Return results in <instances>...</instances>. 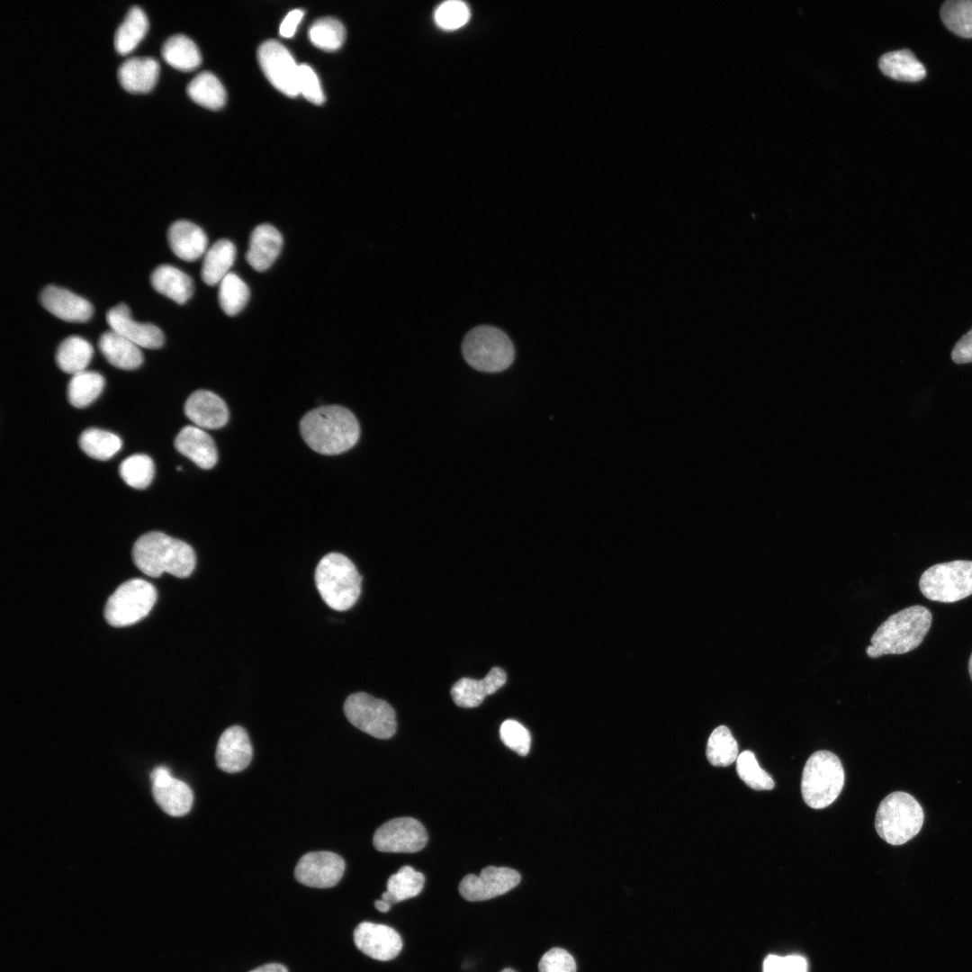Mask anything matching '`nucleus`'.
<instances>
[{
	"instance_id": "39",
	"label": "nucleus",
	"mask_w": 972,
	"mask_h": 972,
	"mask_svg": "<svg viewBox=\"0 0 972 972\" xmlns=\"http://www.w3.org/2000/svg\"><path fill=\"white\" fill-rule=\"evenodd\" d=\"M309 39L317 48L334 51L338 50L346 39V30L340 21L334 17H322L313 22L309 28Z\"/></svg>"
},
{
	"instance_id": "47",
	"label": "nucleus",
	"mask_w": 972,
	"mask_h": 972,
	"mask_svg": "<svg viewBox=\"0 0 972 972\" xmlns=\"http://www.w3.org/2000/svg\"><path fill=\"white\" fill-rule=\"evenodd\" d=\"M806 960L797 955L780 957L768 956L763 962V972H806Z\"/></svg>"
},
{
	"instance_id": "29",
	"label": "nucleus",
	"mask_w": 972,
	"mask_h": 972,
	"mask_svg": "<svg viewBox=\"0 0 972 972\" xmlns=\"http://www.w3.org/2000/svg\"><path fill=\"white\" fill-rule=\"evenodd\" d=\"M878 66L883 74L898 81L916 82L926 75L923 65L906 49L885 53Z\"/></svg>"
},
{
	"instance_id": "40",
	"label": "nucleus",
	"mask_w": 972,
	"mask_h": 972,
	"mask_svg": "<svg viewBox=\"0 0 972 972\" xmlns=\"http://www.w3.org/2000/svg\"><path fill=\"white\" fill-rule=\"evenodd\" d=\"M945 26L963 38H972V0H949L940 8Z\"/></svg>"
},
{
	"instance_id": "28",
	"label": "nucleus",
	"mask_w": 972,
	"mask_h": 972,
	"mask_svg": "<svg viewBox=\"0 0 972 972\" xmlns=\"http://www.w3.org/2000/svg\"><path fill=\"white\" fill-rule=\"evenodd\" d=\"M237 256L235 245L221 238L213 243L203 256L201 278L210 286L218 285L230 273Z\"/></svg>"
},
{
	"instance_id": "30",
	"label": "nucleus",
	"mask_w": 972,
	"mask_h": 972,
	"mask_svg": "<svg viewBox=\"0 0 972 972\" xmlns=\"http://www.w3.org/2000/svg\"><path fill=\"white\" fill-rule=\"evenodd\" d=\"M161 55L170 66L183 71L196 68L202 61L196 44L184 34H175L166 39L162 45Z\"/></svg>"
},
{
	"instance_id": "48",
	"label": "nucleus",
	"mask_w": 972,
	"mask_h": 972,
	"mask_svg": "<svg viewBox=\"0 0 972 972\" xmlns=\"http://www.w3.org/2000/svg\"><path fill=\"white\" fill-rule=\"evenodd\" d=\"M951 358L957 364L972 363V328L956 343Z\"/></svg>"
},
{
	"instance_id": "9",
	"label": "nucleus",
	"mask_w": 972,
	"mask_h": 972,
	"mask_svg": "<svg viewBox=\"0 0 972 972\" xmlns=\"http://www.w3.org/2000/svg\"><path fill=\"white\" fill-rule=\"evenodd\" d=\"M156 599L157 591L151 583L142 579L127 580L108 598L104 617L113 626L135 624L148 614Z\"/></svg>"
},
{
	"instance_id": "20",
	"label": "nucleus",
	"mask_w": 972,
	"mask_h": 972,
	"mask_svg": "<svg viewBox=\"0 0 972 972\" xmlns=\"http://www.w3.org/2000/svg\"><path fill=\"white\" fill-rule=\"evenodd\" d=\"M185 416L198 428L217 429L226 425L229 410L218 395L207 390L193 392L184 404Z\"/></svg>"
},
{
	"instance_id": "44",
	"label": "nucleus",
	"mask_w": 972,
	"mask_h": 972,
	"mask_svg": "<svg viewBox=\"0 0 972 972\" xmlns=\"http://www.w3.org/2000/svg\"><path fill=\"white\" fill-rule=\"evenodd\" d=\"M502 742L521 756H526L531 744V736L527 729L518 721L508 719L500 727Z\"/></svg>"
},
{
	"instance_id": "49",
	"label": "nucleus",
	"mask_w": 972,
	"mask_h": 972,
	"mask_svg": "<svg viewBox=\"0 0 972 972\" xmlns=\"http://www.w3.org/2000/svg\"><path fill=\"white\" fill-rule=\"evenodd\" d=\"M302 17L303 11L301 9H294L289 12L280 25V34L284 38L292 37Z\"/></svg>"
},
{
	"instance_id": "17",
	"label": "nucleus",
	"mask_w": 972,
	"mask_h": 972,
	"mask_svg": "<svg viewBox=\"0 0 972 972\" xmlns=\"http://www.w3.org/2000/svg\"><path fill=\"white\" fill-rule=\"evenodd\" d=\"M110 329L127 338L139 347L157 349L164 344L161 329L151 323L135 321L129 307L123 303L111 308L106 314Z\"/></svg>"
},
{
	"instance_id": "42",
	"label": "nucleus",
	"mask_w": 972,
	"mask_h": 972,
	"mask_svg": "<svg viewBox=\"0 0 972 972\" xmlns=\"http://www.w3.org/2000/svg\"><path fill=\"white\" fill-rule=\"evenodd\" d=\"M736 770L740 778L755 790H771L775 787L772 777L761 769L754 753L743 751L736 760Z\"/></svg>"
},
{
	"instance_id": "14",
	"label": "nucleus",
	"mask_w": 972,
	"mask_h": 972,
	"mask_svg": "<svg viewBox=\"0 0 972 972\" xmlns=\"http://www.w3.org/2000/svg\"><path fill=\"white\" fill-rule=\"evenodd\" d=\"M345 868V861L339 855L330 851H313L299 860L294 877L307 886L328 888L340 881Z\"/></svg>"
},
{
	"instance_id": "34",
	"label": "nucleus",
	"mask_w": 972,
	"mask_h": 972,
	"mask_svg": "<svg viewBox=\"0 0 972 972\" xmlns=\"http://www.w3.org/2000/svg\"><path fill=\"white\" fill-rule=\"evenodd\" d=\"M148 22L143 10L131 6L114 33V48L122 55L130 52L148 30Z\"/></svg>"
},
{
	"instance_id": "36",
	"label": "nucleus",
	"mask_w": 972,
	"mask_h": 972,
	"mask_svg": "<svg viewBox=\"0 0 972 972\" xmlns=\"http://www.w3.org/2000/svg\"><path fill=\"white\" fill-rule=\"evenodd\" d=\"M78 443L85 454L102 461L112 458L122 447V440L116 434L94 428L84 430Z\"/></svg>"
},
{
	"instance_id": "12",
	"label": "nucleus",
	"mask_w": 972,
	"mask_h": 972,
	"mask_svg": "<svg viewBox=\"0 0 972 972\" xmlns=\"http://www.w3.org/2000/svg\"><path fill=\"white\" fill-rule=\"evenodd\" d=\"M427 842L425 827L412 817L387 821L375 831L373 839L374 846L382 852H417Z\"/></svg>"
},
{
	"instance_id": "3",
	"label": "nucleus",
	"mask_w": 972,
	"mask_h": 972,
	"mask_svg": "<svg viewBox=\"0 0 972 972\" xmlns=\"http://www.w3.org/2000/svg\"><path fill=\"white\" fill-rule=\"evenodd\" d=\"M932 616L921 605L905 608L886 619L873 634L867 655L904 654L917 648L930 630Z\"/></svg>"
},
{
	"instance_id": "10",
	"label": "nucleus",
	"mask_w": 972,
	"mask_h": 972,
	"mask_svg": "<svg viewBox=\"0 0 972 972\" xmlns=\"http://www.w3.org/2000/svg\"><path fill=\"white\" fill-rule=\"evenodd\" d=\"M344 713L353 725L375 738L389 739L396 732L394 709L386 701L367 693L348 696Z\"/></svg>"
},
{
	"instance_id": "43",
	"label": "nucleus",
	"mask_w": 972,
	"mask_h": 972,
	"mask_svg": "<svg viewBox=\"0 0 972 972\" xmlns=\"http://www.w3.org/2000/svg\"><path fill=\"white\" fill-rule=\"evenodd\" d=\"M471 16L469 6L462 1L442 3L435 11L436 24L445 31H455L464 26Z\"/></svg>"
},
{
	"instance_id": "50",
	"label": "nucleus",
	"mask_w": 972,
	"mask_h": 972,
	"mask_svg": "<svg viewBox=\"0 0 972 972\" xmlns=\"http://www.w3.org/2000/svg\"><path fill=\"white\" fill-rule=\"evenodd\" d=\"M249 972H288L287 968L279 963H270L263 965Z\"/></svg>"
},
{
	"instance_id": "26",
	"label": "nucleus",
	"mask_w": 972,
	"mask_h": 972,
	"mask_svg": "<svg viewBox=\"0 0 972 972\" xmlns=\"http://www.w3.org/2000/svg\"><path fill=\"white\" fill-rule=\"evenodd\" d=\"M98 346L105 359L119 369L134 370L143 362L140 347L112 329L102 334Z\"/></svg>"
},
{
	"instance_id": "21",
	"label": "nucleus",
	"mask_w": 972,
	"mask_h": 972,
	"mask_svg": "<svg viewBox=\"0 0 972 972\" xmlns=\"http://www.w3.org/2000/svg\"><path fill=\"white\" fill-rule=\"evenodd\" d=\"M505 671L492 668L482 680L462 678L451 688V696L456 706L465 708L480 706L484 698L499 690L506 682Z\"/></svg>"
},
{
	"instance_id": "22",
	"label": "nucleus",
	"mask_w": 972,
	"mask_h": 972,
	"mask_svg": "<svg viewBox=\"0 0 972 972\" xmlns=\"http://www.w3.org/2000/svg\"><path fill=\"white\" fill-rule=\"evenodd\" d=\"M284 240L279 230L274 226L263 223L251 232L246 259L256 271L268 269L278 257Z\"/></svg>"
},
{
	"instance_id": "51",
	"label": "nucleus",
	"mask_w": 972,
	"mask_h": 972,
	"mask_svg": "<svg viewBox=\"0 0 972 972\" xmlns=\"http://www.w3.org/2000/svg\"><path fill=\"white\" fill-rule=\"evenodd\" d=\"M374 906L378 911H380L382 913H386L391 909L392 905L390 904H388L387 902H385L384 900L380 899V900H376L374 902Z\"/></svg>"
},
{
	"instance_id": "52",
	"label": "nucleus",
	"mask_w": 972,
	"mask_h": 972,
	"mask_svg": "<svg viewBox=\"0 0 972 972\" xmlns=\"http://www.w3.org/2000/svg\"><path fill=\"white\" fill-rule=\"evenodd\" d=\"M968 672H969V675H970V678H971V680H972V652H971V655H970L969 661H968Z\"/></svg>"
},
{
	"instance_id": "4",
	"label": "nucleus",
	"mask_w": 972,
	"mask_h": 972,
	"mask_svg": "<svg viewBox=\"0 0 972 972\" xmlns=\"http://www.w3.org/2000/svg\"><path fill=\"white\" fill-rule=\"evenodd\" d=\"M315 582L323 601L337 611L351 608L361 593V575L353 562L339 553H329L320 559Z\"/></svg>"
},
{
	"instance_id": "31",
	"label": "nucleus",
	"mask_w": 972,
	"mask_h": 972,
	"mask_svg": "<svg viewBox=\"0 0 972 972\" xmlns=\"http://www.w3.org/2000/svg\"><path fill=\"white\" fill-rule=\"evenodd\" d=\"M186 92L194 102L212 110L221 108L227 99L224 86L210 71L196 75L187 85Z\"/></svg>"
},
{
	"instance_id": "18",
	"label": "nucleus",
	"mask_w": 972,
	"mask_h": 972,
	"mask_svg": "<svg viewBox=\"0 0 972 972\" xmlns=\"http://www.w3.org/2000/svg\"><path fill=\"white\" fill-rule=\"evenodd\" d=\"M253 755L247 731L239 725L228 727L219 738L215 759L219 769L236 773L246 769Z\"/></svg>"
},
{
	"instance_id": "37",
	"label": "nucleus",
	"mask_w": 972,
	"mask_h": 972,
	"mask_svg": "<svg viewBox=\"0 0 972 972\" xmlns=\"http://www.w3.org/2000/svg\"><path fill=\"white\" fill-rule=\"evenodd\" d=\"M219 304L225 314L234 316L247 305L250 292L248 284L235 273L228 274L218 284Z\"/></svg>"
},
{
	"instance_id": "38",
	"label": "nucleus",
	"mask_w": 972,
	"mask_h": 972,
	"mask_svg": "<svg viewBox=\"0 0 972 972\" xmlns=\"http://www.w3.org/2000/svg\"><path fill=\"white\" fill-rule=\"evenodd\" d=\"M738 744L730 729L717 726L710 734L706 744L708 761L716 767H726L737 760Z\"/></svg>"
},
{
	"instance_id": "32",
	"label": "nucleus",
	"mask_w": 972,
	"mask_h": 972,
	"mask_svg": "<svg viewBox=\"0 0 972 972\" xmlns=\"http://www.w3.org/2000/svg\"><path fill=\"white\" fill-rule=\"evenodd\" d=\"M93 353V347L87 340L78 336H70L59 344L56 362L63 372L74 375L86 370Z\"/></svg>"
},
{
	"instance_id": "46",
	"label": "nucleus",
	"mask_w": 972,
	"mask_h": 972,
	"mask_svg": "<svg viewBox=\"0 0 972 972\" xmlns=\"http://www.w3.org/2000/svg\"><path fill=\"white\" fill-rule=\"evenodd\" d=\"M299 92L314 104L320 105L325 101L319 77L312 68L307 64L300 65Z\"/></svg>"
},
{
	"instance_id": "19",
	"label": "nucleus",
	"mask_w": 972,
	"mask_h": 972,
	"mask_svg": "<svg viewBox=\"0 0 972 972\" xmlns=\"http://www.w3.org/2000/svg\"><path fill=\"white\" fill-rule=\"evenodd\" d=\"M40 300L49 312L68 322H86L94 312L88 301L56 285L46 286L40 292Z\"/></svg>"
},
{
	"instance_id": "24",
	"label": "nucleus",
	"mask_w": 972,
	"mask_h": 972,
	"mask_svg": "<svg viewBox=\"0 0 972 972\" xmlns=\"http://www.w3.org/2000/svg\"><path fill=\"white\" fill-rule=\"evenodd\" d=\"M175 447L202 469L212 468L218 460L212 437L196 426L183 428L175 439Z\"/></svg>"
},
{
	"instance_id": "23",
	"label": "nucleus",
	"mask_w": 972,
	"mask_h": 972,
	"mask_svg": "<svg viewBox=\"0 0 972 972\" xmlns=\"http://www.w3.org/2000/svg\"><path fill=\"white\" fill-rule=\"evenodd\" d=\"M167 240L173 253L180 259L192 262L203 256L208 248L205 232L196 224L179 220L171 224Z\"/></svg>"
},
{
	"instance_id": "41",
	"label": "nucleus",
	"mask_w": 972,
	"mask_h": 972,
	"mask_svg": "<svg viewBox=\"0 0 972 972\" xmlns=\"http://www.w3.org/2000/svg\"><path fill=\"white\" fill-rule=\"evenodd\" d=\"M119 472L126 484L134 489L141 490L148 487L152 482L155 466L148 455L135 454L121 463Z\"/></svg>"
},
{
	"instance_id": "33",
	"label": "nucleus",
	"mask_w": 972,
	"mask_h": 972,
	"mask_svg": "<svg viewBox=\"0 0 972 972\" xmlns=\"http://www.w3.org/2000/svg\"><path fill=\"white\" fill-rule=\"evenodd\" d=\"M425 883L424 875L410 866H403L387 881L382 899L391 905L418 896Z\"/></svg>"
},
{
	"instance_id": "13",
	"label": "nucleus",
	"mask_w": 972,
	"mask_h": 972,
	"mask_svg": "<svg viewBox=\"0 0 972 972\" xmlns=\"http://www.w3.org/2000/svg\"><path fill=\"white\" fill-rule=\"evenodd\" d=\"M520 879L519 873L515 869L489 866L479 876H465L459 884V892L468 901H485L511 890L519 884Z\"/></svg>"
},
{
	"instance_id": "6",
	"label": "nucleus",
	"mask_w": 972,
	"mask_h": 972,
	"mask_svg": "<svg viewBox=\"0 0 972 972\" xmlns=\"http://www.w3.org/2000/svg\"><path fill=\"white\" fill-rule=\"evenodd\" d=\"M844 785L840 759L828 751H818L806 760L802 773L801 793L805 803L822 809L832 805Z\"/></svg>"
},
{
	"instance_id": "7",
	"label": "nucleus",
	"mask_w": 972,
	"mask_h": 972,
	"mask_svg": "<svg viewBox=\"0 0 972 972\" xmlns=\"http://www.w3.org/2000/svg\"><path fill=\"white\" fill-rule=\"evenodd\" d=\"M462 352L470 366L485 373L506 370L515 357V349L508 336L489 325H480L469 330L464 338Z\"/></svg>"
},
{
	"instance_id": "8",
	"label": "nucleus",
	"mask_w": 972,
	"mask_h": 972,
	"mask_svg": "<svg viewBox=\"0 0 972 972\" xmlns=\"http://www.w3.org/2000/svg\"><path fill=\"white\" fill-rule=\"evenodd\" d=\"M920 590L930 600L952 603L972 595V561L937 563L925 570Z\"/></svg>"
},
{
	"instance_id": "16",
	"label": "nucleus",
	"mask_w": 972,
	"mask_h": 972,
	"mask_svg": "<svg viewBox=\"0 0 972 972\" xmlns=\"http://www.w3.org/2000/svg\"><path fill=\"white\" fill-rule=\"evenodd\" d=\"M356 948L368 957L388 961L396 958L402 949L400 934L384 924L363 922L354 931Z\"/></svg>"
},
{
	"instance_id": "2",
	"label": "nucleus",
	"mask_w": 972,
	"mask_h": 972,
	"mask_svg": "<svg viewBox=\"0 0 972 972\" xmlns=\"http://www.w3.org/2000/svg\"><path fill=\"white\" fill-rule=\"evenodd\" d=\"M132 558L140 571L150 577L167 572L186 578L196 563L195 553L188 544L161 532L141 536L133 545Z\"/></svg>"
},
{
	"instance_id": "1",
	"label": "nucleus",
	"mask_w": 972,
	"mask_h": 972,
	"mask_svg": "<svg viewBox=\"0 0 972 972\" xmlns=\"http://www.w3.org/2000/svg\"><path fill=\"white\" fill-rule=\"evenodd\" d=\"M305 443L321 454H338L352 448L359 438L358 422L347 409L321 406L306 413L300 422Z\"/></svg>"
},
{
	"instance_id": "15",
	"label": "nucleus",
	"mask_w": 972,
	"mask_h": 972,
	"mask_svg": "<svg viewBox=\"0 0 972 972\" xmlns=\"http://www.w3.org/2000/svg\"><path fill=\"white\" fill-rule=\"evenodd\" d=\"M150 780L155 801L164 812L172 816H182L190 811L194 802L192 789L184 781L174 778L167 768H155L150 773Z\"/></svg>"
},
{
	"instance_id": "53",
	"label": "nucleus",
	"mask_w": 972,
	"mask_h": 972,
	"mask_svg": "<svg viewBox=\"0 0 972 972\" xmlns=\"http://www.w3.org/2000/svg\"><path fill=\"white\" fill-rule=\"evenodd\" d=\"M500 972H516V971H515V970H513V969H511V968H504V969H503V970H501Z\"/></svg>"
},
{
	"instance_id": "25",
	"label": "nucleus",
	"mask_w": 972,
	"mask_h": 972,
	"mask_svg": "<svg viewBox=\"0 0 972 972\" xmlns=\"http://www.w3.org/2000/svg\"><path fill=\"white\" fill-rule=\"evenodd\" d=\"M159 66L152 57H131L118 68L121 86L130 93L148 92L156 84Z\"/></svg>"
},
{
	"instance_id": "5",
	"label": "nucleus",
	"mask_w": 972,
	"mask_h": 972,
	"mask_svg": "<svg viewBox=\"0 0 972 972\" xmlns=\"http://www.w3.org/2000/svg\"><path fill=\"white\" fill-rule=\"evenodd\" d=\"M923 820V810L919 802L906 792L895 791L879 804L875 828L887 843L901 845L917 835Z\"/></svg>"
},
{
	"instance_id": "35",
	"label": "nucleus",
	"mask_w": 972,
	"mask_h": 972,
	"mask_svg": "<svg viewBox=\"0 0 972 972\" xmlns=\"http://www.w3.org/2000/svg\"><path fill=\"white\" fill-rule=\"evenodd\" d=\"M104 384V378L97 372L85 370L77 373L68 385V401L78 409L87 407L102 393Z\"/></svg>"
},
{
	"instance_id": "27",
	"label": "nucleus",
	"mask_w": 972,
	"mask_h": 972,
	"mask_svg": "<svg viewBox=\"0 0 972 972\" xmlns=\"http://www.w3.org/2000/svg\"><path fill=\"white\" fill-rule=\"evenodd\" d=\"M153 288L178 304L185 303L194 293L192 278L171 265L158 266L150 275Z\"/></svg>"
},
{
	"instance_id": "11",
	"label": "nucleus",
	"mask_w": 972,
	"mask_h": 972,
	"mask_svg": "<svg viewBox=\"0 0 972 972\" xmlns=\"http://www.w3.org/2000/svg\"><path fill=\"white\" fill-rule=\"evenodd\" d=\"M257 58L265 76L278 91L289 97L300 94V65L283 44L275 40L263 42Z\"/></svg>"
},
{
	"instance_id": "45",
	"label": "nucleus",
	"mask_w": 972,
	"mask_h": 972,
	"mask_svg": "<svg viewBox=\"0 0 972 972\" xmlns=\"http://www.w3.org/2000/svg\"><path fill=\"white\" fill-rule=\"evenodd\" d=\"M538 969L539 972H576V963L565 950L553 948L542 956Z\"/></svg>"
}]
</instances>
